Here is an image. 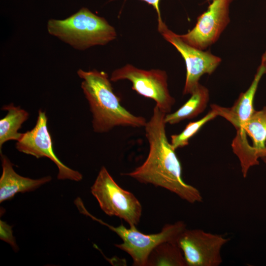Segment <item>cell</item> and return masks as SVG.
Here are the masks:
<instances>
[{
	"instance_id": "obj_1",
	"label": "cell",
	"mask_w": 266,
	"mask_h": 266,
	"mask_svg": "<svg viewBox=\"0 0 266 266\" xmlns=\"http://www.w3.org/2000/svg\"><path fill=\"white\" fill-rule=\"evenodd\" d=\"M166 114L155 105L144 126L149 147L148 156L141 165L121 174L141 183L165 188L190 203L201 202L199 190L182 179L180 162L166 136Z\"/></svg>"
},
{
	"instance_id": "obj_2",
	"label": "cell",
	"mask_w": 266,
	"mask_h": 266,
	"mask_svg": "<svg viewBox=\"0 0 266 266\" xmlns=\"http://www.w3.org/2000/svg\"><path fill=\"white\" fill-rule=\"evenodd\" d=\"M77 73L82 79L81 87L92 114L95 132L105 133L119 126L144 127L145 118L133 114L121 104L106 72L79 69Z\"/></svg>"
},
{
	"instance_id": "obj_3",
	"label": "cell",
	"mask_w": 266,
	"mask_h": 266,
	"mask_svg": "<svg viewBox=\"0 0 266 266\" xmlns=\"http://www.w3.org/2000/svg\"><path fill=\"white\" fill-rule=\"evenodd\" d=\"M47 30L50 35L81 51L105 45L117 37L114 27L86 7L65 19H49Z\"/></svg>"
},
{
	"instance_id": "obj_4",
	"label": "cell",
	"mask_w": 266,
	"mask_h": 266,
	"mask_svg": "<svg viewBox=\"0 0 266 266\" xmlns=\"http://www.w3.org/2000/svg\"><path fill=\"white\" fill-rule=\"evenodd\" d=\"M74 203L81 213L107 227L122 239L123 242L115 246L128 254L135 266H147L149 255L155 247L164 242H176L179 235L186 229L185 222L178 221L165 225L158 233L147 234L138 231L136 227L127 228L123 224L114 227L104 222L88 212L80 198H77Z\"/></svg>"
},
{
	"instance_id": "obj_5",
	"label": "cell",
	"mask_w": 266,
	"mask_h": 266,
	"mask_svg": "<svg viewBox=\"0 0 266 266\" xmlns=\"http://www.w3.org/2000/svg\"><path fill=\"white\" fill-rule=\"evenodd\" d=\"M91 191L106 214L124 220L130 227L138 225L142 215L140 202L115 182L105 166L101 167Z\"/></svg>"
},
{
	"instance_id": "obj_6",
	"label": "cell",
	"mask_w": 266,
	"mask_h": 266,
	"mask_svg": "<svg viewBox=\"0 0 266 266\" xmlns=\"http://www.w3.org/2000/svg\"><path fill=\"white\" fill-rule=\"evenodd\" d=\"M110 79L112 82L130 81L133 90L145 98L153 100L156 105L166 114L170 113L175 102L169 91L168 76L165 70H145L128 64L115 69Z\"/></svg>"
},
{
	"instance_id": "obj_7",
	"label": "cell",
	"mask_w": 266,
	"mask_h": 266,
	"mask_svg": "<svg viewBox=\"0 0 266 266\" xmlns=\"http://www.w3.org/2000/svg\"><path fill=\"white\" fill-rule=\"evenodd\" d=\"M229 239L200 229H186L176 242L187 266H218L222 263L221 251Z\"/></svg>"
},
{
	"instance_id": "obj_8",
	"label": "cell",
	"mask_w": 266,
	"mask_h": 266,
	"mask_svg": "<svg viewBox=\"0 0 266 266\" xmlns=\"http://www.w3.org/2000/svg\"><path fill=\"white\" fill-rule=\"evenodd\" d=\"M159 32L183 58L186 75L183 94L191 95L200 84V77L205 74H212L221 63V58L209 50L199 49L185 43L178 34L170 30L166 25Z\"/></svg>"
},
{
	"instance_id": "obj_9",
	"label": "cell",
	"mask_w": 266,
	"mask_h": 266,
	"mask_svg": "<svg viewBox=\"0 0 266 266\" xmlns=\"http://www.w3.org/2000/svg\"><path fill=\"white\" fill-rule=\"evenodd\" d=\"M230 0H214L197 19L194 27L186 33L178 34L188 44L206 50L220 38L230 22Z\"/></svg>"
},
{
	"instance_id": "obj_10",
	"label": "cell",
	"mask_w": 266,
	"mask_h": 266,
	"mask_svg": "<svg viewBox=\"0 0 266 266\" xmlns=\"http://www.w3.org/2000/svg\"><path fill=\"white\" fill-rule=\"evenodd\" d=\"M47 124L46 113L39 110L35 126L31 130L22 133L16 143V149L37 159L42 157L50 159L58 168V179L81 181L83 178L82 174L64 165L55 155Z\"/></svg>"
},
{
	"instance_id": "obj_11",
	"label": "cell",
	"mask_w": 266,
	"mask_h": 266,
	"mask_svg": "<svg viewBox=\"0 0 266 266\" xmlns=\"http://www.w3.org/2000/svg\"><path fill=\"white\" fill-rule=\"evenodd\" d=\"M266 73V69L261 60L250 86L245 92L240 93L232 107H225L214 104L210 105L218 116L225 118L235 128L236 133L233 140L235 143L243 144L248 141L245 126L255 111L254 97L262 77Z\"/></svg>"
},
{
	"instance_id": "obj_12",
	"label": "cell",
	"mask_w": 266,
	"mask_h": 266,
	"mask_svg": "<svg viewBox=\"0 0 266 266\" xmlns=\"http://www.w3.org/2000/svg\"><path fill=\"white\" fill-rule=\"evenodd\" d=\"M2 174L0 178V202L13 198L19 193L33 191L50 182L51 177L47 176L39 179L22 176L13 168V165L6 156L0 153Z\"/></svg>"
},
{
	"instance_id": "obj_13",
	"label": "cell",
	"mask_w": 266,
	"mask_h": 266,
	"mask_svg": "<svg viewBox=\"0 0 266 266\" xmlns=\"http://www.w3.org/2000/svg\"><path fill=\"white\" fill-rule=\"evenodd\" d=\"M190 99L176 111L166 114L165 121L170 125L177 124L186 119H192L206 108L209 100L208 89L200 83Z\"/></svg>"
},
{
	"instance_id": "obj_14",
	"label": "cell",
	"mask_w": 266,
	"mask_h": 266,
	"mask_svg": "<svg viewBox=\"0 0 266 266\" xmlns=\"http://www.w3.org/2000/svg\"><path fill=\"white\" fill-rule=\"evenodd\" d=\"M2 110L7 111L5 117L0 120V150L6 142L18 140L22 133L18 132L22 125L29 118V113L13 104L3 106Z\"/></svg>"
},
{
	"instance_id": "obj_15",
	"label": "cell",
	"mask_w": 266,
	"mask_h": 266,
	"mask_svg": "<svg viewBox=\"0 0 266 266\" xmlns=\"http://www.w3.org/2000/svg\"><path fill=\"white\" fill-rule=\"evenodd\" d=\"M244 129L251 138L252 146L259 158L266 163V106L255 110Z\"/></svg>"
},
{
	"instance_id": "obj_16",
	"label": "cell",
	"mask_w": 266,
	"mask_h": 266,
	"mask_svg": "<svg viewBox=\"0 0 266 266\" xmlns=\"http://www.w3.org/2000/svg\"><path fill=\"white\" fill-rule=\"evenodd\" d=\"M147 266H187L183 252L175 241L162 242L148 258Z\"/></svg>"
},
{
	"instance_id": "obj_17",
	"label": "cell",
	"mask_w": 266,
	"mask_h": 266,
	"mask_svg": "<svg viewBox=\"0 0 266 266\" xmlns=\"http://www.w3.org/2000/svg\"><path fill=\"white\" fill-rule=\"evenodd\" d=\"M218 115L211 109L201 119L188 123L185 129L179 133L173 134L170 137V143L174 150L182 148L189 144V140L208 122L213 120Z\"/></svg>"
},
{
	"instance_id": "obj_18",
	"label": "cell",
	"mask_w": 266,
	"mask_h": 266,
	"mask_svg": "<svg viewBox=\"0 0 266 266\" xmlns=\"http://www.w3.org/2000/svg\"><path fill=\"white\" fill-rule=\"evenodd\" d=\"M152 5L155 9L158 17V30H159L163 28L166 24L163 22L159 7V3L161 0H141Z\"/></svg>"
},
{
	"instance_id": "obj_19",
	"label": "cell",
	"mask_w": 266,
	"mask_h": 266,
	"mask_svg": "<svg viewBox=\"0 0 266 266\" xmlns=\"http://www.w3.org/2000/svg\"><path fill=\"white\" fill-rule=\"evenodd\" d=\"M261 60L263 61L264 66L266 69V50L265 52L263 53L261 58Z\"/></svg>"
},
{
	"instance_id": "obj_20",
	"label": "cell",
	"mask_w": 266,
	"mask_h": 266,
	"mask_svg": "<svg viewBox=\"0 0 266 266\" xmlns=\"http://www.w3.org/2000/svg\"><path fill=\"white\" fill-rule=\"evenodd\" d=\"M208 0V1H213L214 0ZM230 0L231 1V2H232L233 1L235 0Z\"/></svg>"
}]
</instances>
